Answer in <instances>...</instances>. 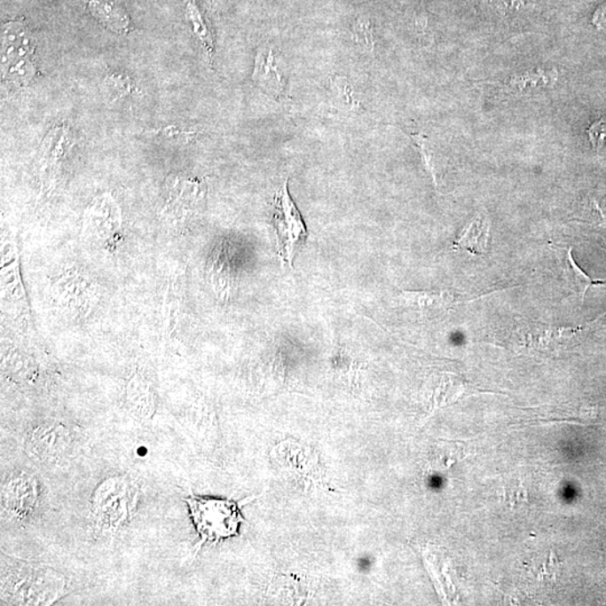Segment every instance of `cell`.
Segmentation results:
<instances>
[{
    "mask_svg": "<svg viewBox=\"0 0 606 606\" xmlns=\"http://www.w3.org/2000/svg\"><path fill=\"white\" fill-rule=\"evenodd\" d=\"M188 503L201 542L197 550L206 542H218L239 535L244 519L240 515V502L232 500L201 498L190 495L185 500Z\"/></svg>",
    "mask_w": 606,
    "mask_h": 606,
    "instance_id": "obj_1",
    "label": "cell"
},
{
    "mask_svg": "<svg viewBox=\"0 0 606 606\" xmlns=\"http://www.w3.org/2000/svg\"><path fill=\"white\" fill-rule=\"evenodd\" d=\"M274 231L279 256L283 263L292 266L296 252L306 243L307 230L299 210L291 201L287 182L275 196Z\"/></svg>",
    "mask_w": 606,
    "mask_h": 606,
    "instance_id": "obj_2",
    "label": "cell"
},
{
    "mask_svg": "<svg viewBox=\"0 0 606 606\" xmlns=\"http://www.w3.org/2000/svg\"><path fill=\"white\" fill-rule=\"evenodd\" d=\"M23 570L25 578L20 571L6 578L7 592H12L20 604H49L50 599H58L62 583L51 570L27 565H23Z\"/></svg>",
    "mask_w": 606,
    "mask_h": 606,
    "instance_id": "obj_3",
    "label": "cell"
},
{
    "mask_svg": "<svg viewBox=\"0 0 606 606\" xmlns=\"http://www.w3.org/2000/svg\"><path fill=\"white\" fill-rule=\"evenodd\" d=\"M588 330L590 325L565 328L529 324L520 326L516 329L515 337L520 349L528 353L548 354L565 349Z\"/></svg>",
    "mask_w": 606,
    "mask_h": 606,
    "instance_id": "obj_4",
    "label": "cell"
},
{
    "mask_svg": "<svg viewBox=\"0 0 606 606\" xmlns=\"http://www.w3.org/2000/svg\"><path fill=\"white\" fill-rule=\"evenodd\" d=\"M74 142L72 130L66 122L52 127L46 134L41 144L37 168L44 184L52 185L55 177L58 176L63 160L66 159Z\"/></svg>",
    "mask_w": 606,
    "mask_h": 606,
    "instance_id": "obj_5",
    "label": "cell"
},
{
    "mask_svg": "<svg viewBox=\"0 0 606 606\" xmlns=\"http://www.w3.org/2000/svg\"><path fill=\"white\" fill-rule=\"evenodd\" d=\"M254 83L274 99L287 91V75L277 50L263 45L256 50L253 71Z\"/></svg>",
    "mask_w": 606,
    "mask_h": 606,
    "instance_id": "obj_6",
    "label": "cell"
},
{
    "mask_svg": "<svg viewBox=\"0 0 606 606\" xmlns=\"http://www.w3.org/2000/svg\"><path fill=\"white\" fill-rule=\"evenodd\" d=\"M402 306L421 320H434L446 315L456 303L448 291H408L399 296Z\"/></svg>",
    "mask_w": 606,
    "mask_h": 606,
    "instance_id": "obj_7",
    "label": "cell"
},
{
    "mask_svg": "<svg viewBox=\"0 0 606 606\" xmlns=\"http://www.w3.org/2000/svg\"><path fill=\"white\" fill-rule=\"evenodd\" d=\"M35 42L23 19L7 23L3 29V67L34 61Z\"/></svg>",
    "mask_w": 606,
    "mask_h": 606,
    "instance_id": "obj_8",
    "label": "cell"
},
{
    "mask_svg": "<svg viewBox=\"0 0 606 606\" xmlns=\"http://www.w3.org/2000/svg\"><path fill=\"white\" fill-rule=\"evenodd\" d=\"M169 185L168 209H172L173 213L185 215L193 211L205 198L206 185L203 181L175 177Z\"/></svg>",
    "mask_w": 606,
    "mask_h": 606,
    "instance_id": "obj_9",
    "label": "cell"
},
{
    "mask_svg": "<svg viewBox=\"0 0 606 606\" xmlns=\"http://www.w3.org/2000/svg\"><path fill=\"white\" fill-rule=\"evenodd\" d=\"M20 476L12 478L4 487V503L16 515H28L36 501V487L32 478Z\"/></svg>",
    "mask_w": 606,
    "mask_h": 606,
    "instance_id": "obj_10",
    "label": "cell"
},
{
    "mask_svg": "<svg viewBox=\"0 0 606 606\" xmlns=\"http://www.w3.org/2000/svg\"><path fill=\"white\" fill-rule=\"evenodd\" d=\"M88 10L104 27L117 34L130 32V20L124 8L110 0H88Z\"/></svg>",
    "mask_w": 606,
    "mask_h": 606,
    "instance_id": "obj_11",
    "label": "cell"
},
{
    "mask_svg": "<svg viewBox=\"0 0 606 606\" xmlns=\"http://www.w3.org/2000/svg\"><path fill=\"white\" fill-rule=\"evenodd\" d=\"M491 226L485 216L474 218L453 243V248L473 254H484L490 241Z\"/></svg>",
    "mask_w": 606,
    "mask_h": 606,
    "instance_id": "obj_12",
    "label": "cell"
},
{
    "mask_svg": "<svg viewBox=\"0 0 606 606\" xmlns=\"http://www.w3.org/2000/svg\"><path fill=\"white\" fill-rule=\"evenodd\" d=\"M69 444V435L61 426L39 428L31 436L33 452L40 456L58 455Z\"/></svg>",
    "mask_w": 606,
    "mask_h": 606,
    "instance_id": "obj_13",
    "label": "cell"
},
{
    "mask_svg": "<svg viewBox=\"0 0 606 606\" xmlns=\"http://www.w3.org/2000/svg\"><path fill=\"white\" fill-rule=\"evenodd\" d=\"M120 210L113 199L103 197L88 210V222L99 236L109 235L120 224Z\"/></svg>",
    "mask_w": 606,
    "mask_h": 606,
    "instance_id": "obj_14",
    "label": "cell"
},
{
    "mask_svg": "<svg viewBox=\"0 0 606 606\" xmlns=\"http://www.w3.org/2000/svg\"><path fill=\"white\" fill-rule=\"evenodd\" d=\"M329 91L334 103L347 113H359L363 110L361 99L354 84L346 75H334L329 78Z\"/></svg>",
    "mask_w": 606,
    "mask_h": 606,
    "instance_id": "obj_15",
    "label": "cell"
},
{
    "mask_svg": "<svg viewBox=\"0 0 606 606\" xmlns=\"http://www.w3.org/2000/svg\"><path fill=\"white\" fill-rule=\"evenodd\" d=\"M185 17L188 22L193 27L194 35L197 40L201 42L207 57L209 58L210 65H213L215 57V40L213 32L206 22L205 17L199 10L197 3L194 0H186Z\"/></svg>",
    "mask_w": 606,
    "mask_h": 606,
    "instance_id": "obj_16",
    "label": "cell"
},
{
    "mask_svg": "<svg viewBox=\"0 0 606 606\" xmlns=\"http://www.w3.org/2000/svg\"><path fill=\"white\" fill-rule=\"evenodd\" d=\"M351 40L358 51L374 55L376 48L374 27L366 16H358L351 24Z\"/></svg>",
    "mask_w": 606,
    "mask_h": 606,
    "instance_id": "obj_17",
    "label": "cell"
},
{
    "mask_svg": "<svg viewBox=\"0 0 606 606\" xmlns=\"http://www.w3.org/2000/svg\"><path fill=\"white\" fill-rule=\"evenodd\" d=\"M566 272L571 286H573L576 294L579 296L580 303H584L585 295L590 287L604 284L603 279H593L582 269L579 268L578 263L575 262L571 248L568 249L566 260Z\"/></svg>",
    "mask_w": 606,
    "mask_h": 606,
    "instance_id": "obj_18",
    "label": "cell"
},
{
    "mask_svg": "<svg viewBox=\"0 0 606 606\" xmlns=\"http://www.w3.org/2000/svg\"><path fill=\"white\" fill-rule=\"evenodd\" d=\"M129 399L142 417H148L154 411L150 388L144 384L142 380L134 379L130 382Z\"/></svg>",
    "mask_w": 606,
    "mask_h": 606,
    "instance_id": "obj_19",
    "label": "cell"
},
{
    "mask_svg": "<svg viewBox=\"0 0 606 606\" xmlns=\"http://www.w3.org/2000/svg\"><path fill=\"white\" fill-rule=\"evenodd\" d=\"M146 133L147 135H152V137L167 138L168 141L185 144L192 142L193 139L196 138L197 135L201 134V131L181 129V127L177 125H168L160 127V129L146 130Z\"/></svg>",
    "mask_w": 606,
    "mask_h": 606,
    "instance_id": "obj_20",
    "label": "cell"
},
{
    "mask_svg": "<svg viewBox=\"0 0 606 606\" xmlns=\"http://www.w3.org/2000/svg\"><path fill=\"white\" fill-rule=\"evenodd\" d=\"M105 84L115 98H125L130 96L134 89L133 79L122 72L108 75L105 79Z\"/></svg>",
    "mask_w": 606,
    "mask_h": 606,
    "instance_id": "obj_21",
    "label": "cell"
},
{
    "mask_svg": "<svg viewBox=\"0 0 606 606\" xmlns=\"http://www.w3.org/2000/svg\"><path fill=\"white\" fill-rule=\"evenodd\" d=\"M584 214L593 222L606 224V194H593L585 201Z\"/></svg>",
    "mask_w": 606,
    "mask_h": 606,
    "instance_id": "obj_22",
    "label": "cell"
},
{
    "mask_svg": "<svg viewBox=\"0 0 606 606\" xmlns=\"http://www.w3.org/2000/svg\"><path fill=\"white\" fill-rule=\"evenodd\" d=\"M411 138H413L415 146H418L419 152H421L423 163H425L428 171H429L432 181H434L435 185H437V172H436L434 154H432L429 141L421 134H413Z\"/></svg>",
    "mask_w": 606,
    "mask_h": 606,
    "instance_id": "obj_23",
    "label": "cell"
},
{
    "mask_svg": "<svg viewBox=\"0 0 606 606\" xmlns=\"http://www.w3.org/2000/svg\"><path fill=\"white\" fill-rule=\"evenodd\" d=\"M507 489L504 491L507 497L510 500H515V502L523 501V500H527L528 491L523 485V482L521 478H511L510 481L507 482Z\"/></svg>",
    "mask_w": 606,
    "mask_h": 606,
    "instance_id": "obj_24",
    "label": "cell"
},
{
    "mask_svg": "<svg viewBox=\"0 0 606 606\" xmlns=\"http://www.w3.org/2000/svg\"><path fill=\"white\" fill-rule=\"evenodd\" d=\"M591 141L595 147L606 150V121H600L590 130Z\"/></svg>",
    "mask_w": 606,
    "mask_h": 606,
    "instance_id": "obj_25",
    "label": "cell"
},
{
    "mask_svg": "<svg viewBox=\"0 0 606 606\" xmlns=\"http://www.w3.org/2000/svg\"><path fill=\"white\" fill-rule=\"evenodd\" d=\"M228 2H230V0H211V3L217 7H224V5H227Z\"/></svg>",
    "mask_w": 606,
    "mask_h": 606,
    "instance_id": "obj_26",
    "label": "cell"
},
{
    "mask_svg": "<svg viewBox=\"0 0 606 606\" xmlns=\"http://www.w3.org/2000/svg\"><path fill=\"white\" fill-rule=\"evenodd\" d=\"M604 555H605V561H606V544H605V548H604Z\"/></svg>",
    "mask_w": 606,
    "mask_h": 606,
    "instance_id": "obj_27",
    "label": "cell"
}]
</instances>
